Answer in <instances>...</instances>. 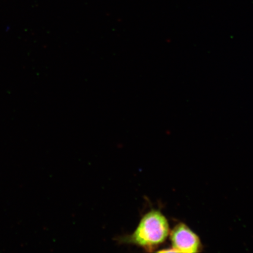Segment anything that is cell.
Listing matches in <instances>:
<instances>
[{
	"label": "cell",
	"mask_w": 253,
	"mask_h": 253,
	"mask_svg": "<svg viewBox=\"0 0 253 253\" xmlns=\"http://www.w3.org/2000/svg\"><path fill=\"white\" fill-rule=\"evenodd\" d=\"M169 224L161 211H151L142 217L135 230L130 235L122 237V243L141 247L151 251L163 243L169 236Z\"/></svg>",
	"instance_id": "1"
},
{
	"label": "cell",
	"mask_w": 253,
	"mask_h": 253,
	"mask_svg": "<svg viewBox=\"0 0 253 253\" xmlns=\"http://www.w3.org/2000/svg\"><path fill=\"white\" fill-rule=\"evenodd\" d=\"M170 240L175 252L197 253L201 249L199 237L185 224H179L175 227L170 233Z\"/></svg>",
	"instance_id": "2"
}]
</instances>
